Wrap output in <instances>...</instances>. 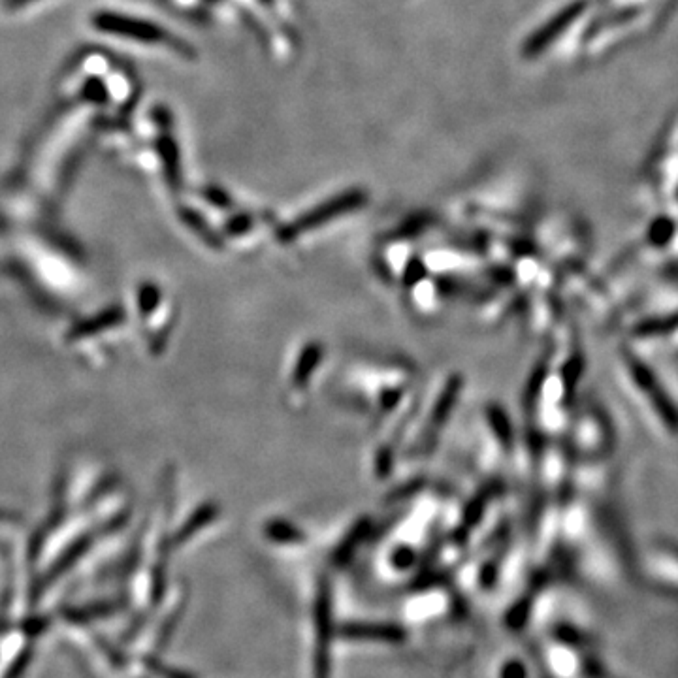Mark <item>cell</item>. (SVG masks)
Wrapping results in <instances>:
<instances>
[{
  "mask_svg": "<svg viewBox=\"0 0 678 678\" xmlns=\"http://www.w3.org/2000/svg\"><path fill=\"white\" fill-rule=\"evenodd\" d=\"M334 605H332V590L328 582H321L319 596L315 601V630H317V645H315V678H330V652L334 639Z\"/></svg>",
  "mask_w": 678,
  "mask_h": 678,
  "instance_id": "cell-1",
  "label": "cell"
},
{
  "mask_svg": "<svg viewBox=\"0 0 678 678\" xmlns=\"http://www.w3.org/2000/svg\"><path fill=\"white\" fill-rule=\"evenodd\" d=\"M582 10H584V2H573L569 4L567 8H564L560 14L552 17L550 21H547V25H543L537 33H533L526 44H524V55L526 57H535L539 55L543 49L549 48L550 44L564 33L565 29L581 16Z\"/></svg>",
  "mask_w": 678,
  "mask_h": 678,
  "instance_id": "cell-2",
  "label": "cell"
},
{
  "mask_svg": "<svg viewBox=\"0 0 678 678\" xmlns=\"http://www.w3.org/2000/svg\"><path fill=\"white\" fill-rule=\"evenodd\" d=\"M339 637L349 641H379V643H400L404 641V628L396 624H377V622H349L338 630Z\"/></svg>",
  "mask_w": 678,
  "mask_h": 678,
  "instance_id": "cell-3",
  "label": "cell"
},
{
  "mask_svg": "<svg viewBox=\"0 0 678 678\" xmlns=\"http://www.w3.org/2000/svg\"><path fill=\"white\" fill-rule=\"evenodd\" d=\"M501 678H528V671L522 662H507L501 669Z\"/></svg>",
  "mask_w": 678,
  "mask_h": 678,
  "instance_id": "cell-4",
  "label": "cell"
},
{
  "mask_svg": "<svg viewBox=\"0 0 678 678\" xmlns=\"http://www.w3.org/2000/svg\"><path fill=\"white\" fill-rule=\"evenodd\" d=\"M264 2H270V0H264Z\"/></svg>",
  "mask_w": 678,
  "mask_h": 678,
  "instance_id": "cell-5",
  "label": "cell"
}]
</instances>
